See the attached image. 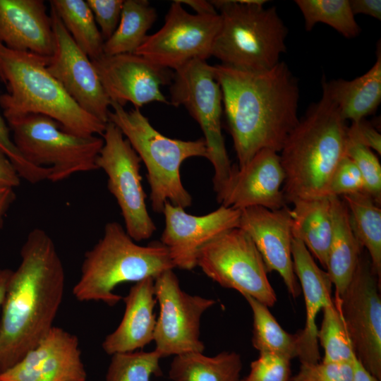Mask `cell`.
I'll return each instance as SVG.
<instances>
[{
    "instance_id": "74e56055",
    "label": "cell",
    "mask_w": 381,
    "mask_h": 381,
    "mask_svg": "<svg viewBox=\"0 0 381 381\" xmlns=\"http://www.w3.org/2000/svg\"><path fill=\"white\" fill-rule=\"evenodd\" d=\"M353 373L354 362L303 363L291 381H353Z\"/></svg>"
},
{
    "instance_id": "f1b7e54d",
    "label": "cell",
    "mask_w": 381,
    "mask_h": 381,
    "mask_svg": "<svg viewBox=\"0 0 381 381\" xmlns=\"http://www.w3.org/2000/svg\"><path fill=\"white\" fill-rule=\"evenodd\" d=\"M157 18L156 9L148 1H123L118 27L104 42V54H135L146 40L147 31Z\"/></svg>"
},
{
    "instance_id": "484cf974",
    "label": "cell",
    "mask_w": 381,
    "mask_h": 381,
    "mask_svg": "<svg viewBox=\"0 0 381 381\" xmlns=\"http://www.w3.org/2000/svg\"><path fill=\"white\" fill-rule=\"evenodd\" d=\"M334 222L326 272L339 298L350 283L362 254L361 244L351 226L347 207L340 197L330 196Z\"/></svg>"
},
{
    "instance_id": "e0dca14e",
    "label": "cell",
    "mask_w": 381,
    "mask_h": 381,
    "mask_svg": "<svg viewBox=\"0 0 381 381\" xmlns=\"http://www.w3.org/2000/svg\"><path fill=\"white\" fill-rule=\"evenodd\" d=\"M162 213L165 227L161 243L175 267L191 270L197 266L200 250L222 234L238 228L241 210L221 205L205 215H193L166 202Z\"/></svg>"
},
{
    "instance_id": "d590c367",
    "label": "cell",
    "mask_w": 381,
    "mask_h": 381,
    "mask_svg": "<svg viewBox=\"0 0 381 381\" xmlns=\"http://www.w3.org/2000/svg\"><path fill=\"white\" fill-rule=\"evenodd\" d=\"M0 149L9 159L20 179L32 184L49 180L51 169L35 166L24 159L15 146L8 123L1 113Z\"/></svg>"
},
{
    "instance_id": "8992f818",
    "label": "cell",
    "mask_w": 381,
    "mask_h": 381,
    "mask_svg": "<svg viewBox=\"0 0 381 381\" xmlns=\"http://www.w3.org/2000/svg\"><path fill=\"white\" fill-rule=\"evenodd\" d=\"M221 23L211 55L233 68L260 71L279 62L288 30L274 6L264 0L211 1Z\"/></svg>"
},
{
    "instance_id": "4316f807",
    "label": "cell",
    "mask_w": 381,
    "mask_h": 381,
    "mask_svg": "<svg viewBox=\"0 0 381 381\" xmlns=\"http://www.w3.org/2000/svg\"><path fill=\"white\" fill-rule=\"evenodd\" d=\"M243 362L234 351H222L214 356L202 353L175 356L169 377L172 381H239Z\"/></svg>"
},
{
    "instance_id": "9a60e30c",
    "label": "cell",
    "mask_w": 381,
    "mask_h": 381,
    "mask_svg": "<svg viewBox=\"0 0 381 381\" xmlns=\"http://www.w3.org/2000/svg\"><path fill=\"white\" fill-rule=\"evenodd\" d=\"M56 49L47 69L85 111L102 122L109 121L111 102L90 58L76 45L51 7Z\"/></svg>"
},
{
    "instance_id": "44dd1931",
    "label": "cell",
    "mask_w": 381,
    "mask_h": 381,
    "mask_svg": "<svg viewBox=\"0 0 381 381\" xmlns=\"http://www.w3.org/2000/svg\"><path fill=\"white\" fill-rule=\"evenodd\" d=\"M0 42L44 59L55 52L52 19L42 0H0Z\"/></svg>"
},
{
    "instance_id": "d4e9b609",
    "label": "cell",
    "mask_w": 381,
    "mask_h": 381,
    "mask_svg": "<svg viewBox=\"0 0 381 381\" xmlns=\"http://www.w3.org/2000/svg\"><path fill=\"white\" fill-rule=\"evenodd\" d=\"M290 209L292 233L300 240L313 258L326 269L334 222L330 196L298 199Z\"/></svg>"
},
{
    "instance_id": "52a82bcc",
    "label": "cell",
    "mask_w": 381,
    "mask_h": 381,
    "mask_svg": "<svg viewBox=\"0 0 381 381\" xmlns=\"http://www.w3.org/2000/svg\"><path fill=\"white\" fill-rule=\"evenodd\" d=\"M110 107L109 121L121 130L147 169L152 210L162 213L166 202L184 209L190 207L192 197L182 183L180 169L190 157H207L204 138H171L156 130L140 109L127 111L115 102Z\"/></svg>"
},
{
    "instance_id": "836d02e7",
    "label": "cell",
    "mask_w": 381,
    "mask_h": 381,
    "mask_svg": "<svg viewBox=\"0 0 381 381\" xmlns=\"http://www.w3.org/2000/svg\"><path fill=\"white\" fill-rule=\"evenodd\" d=\"M161 356L155 351L117 353L111 355L105 381H150L161 376Z\"/></svg>"
},
{
    "instance_id": "9c48e42d",
    "label": "cell",
    "mask_w": 381,
    "mask_h": 381,
    "mask_svg": "<svg viewBox=\"0 0 381 381\" xmlns=\"http://www.w3.org/2000/svg\"><path fill=\"white\" fill-rule=\"evenodd\" d=\"M170 95L169 104L184 107L204 134L207 159L214 169V190L218 195L229 181L234 167L222 135V94L212 66L205 60L195 59L175 70Z\"/></svg>"
},
{
    "instance_id": "7402d4cb",
    "label": "cell",
    "mask_w": 381,
    "mask_h": 381,
    "mask_svg": "<svg viewBox=\"0 0 381 381\" xmlns=\"http://www.w3.org/2000/svg\"><path fill=\"white\" fill-rule=\"evenodd\" d=\"M294 270L299 279L306 306L304 328L299 331L298 358L301 363H318L320 359L318 349L316 318L320 310L333 301L332 281L326 272L319 267L305 245L293 238Z\"/></svg>"
},
{
    "instance_id": "f546056e",
    "label": "cell",
    "mask_w": 381,
    "mask_h": 381,
    "mask_svg": "<svg viewBox=\"0 0 381 381\" xmlns=\"http://www.w3.org/2000/svg\"><path fill=\"white\" fill-rule=\"evenodd\" d=\"M49 4L76 45L90 60L104 54V41L86 1L51 0Z\"/></svg>"
},
{
    "instance_id": "e575fe53",
    "label": "cell",
    "mask_w": 381,
    "mask_h": 381,
    "mask_svg": "<svg viewBox=\"0 0 381 381\" xmlns=\"http://www.w3.org/2000/svg\"><path fill=\"white\" fill-rule=\"evenodd\" d=\"M346 155L359 169L364 181V193L381 204V165L373 151L359 141L348 129Z\"/></svg>"
},
{
    "instance_id": "7bdbcfd3",
    "label": "cell",
    "mask_w": 381,
    "mask_h": 381,
    "mask_svg": "<svg viewBox=\"0 0 381 381\" xmlns=\"http://www.w3.org/2000/svg\"><path fill=\"white\" fill-rule=\"evenodd\" d=\"M349 3L354 16L364 14L381 20L380 0H351Z\"/></svg>"
},
{
    "instance_id": "5bb4252c",
    "label": "cell",
    "mask_w": 381,
    "mask_h": 381,
    "mask_svg": "<svg viewBox=\"0 0 381 381\" xmlns=\"http://www.w3.org/2000/svg\"><path fill=\"white\" fill-rule=\"evenodd\" d=\"M221 23L220 16L191 14L178 1H174L164 23L148 35L135 54L170 70H176L195 59L210 57Z\"/></svg>"
},
{
    "instance_id": "ab89813d",
    "label": "cell",
    "mask_w": 381,
    "mask_h": 381,
    "mask_svg": "<svg viewBox=\"0 0 381 381\" xmlns=\"http://www.w3.org/2000/svg\"><path fill=\"white\" fill-rule=\"evenodd\" d=\"M104 41L115 32L119 23L123 0H86Z\"/></svg>"
},
{
    "instance_id": "cb8c5ba5",
    "label": "cell",
    "mask_w": 381,
    "mask_h": 381,
    "mask_svg": "<svg viewBox=\"0 0 381 381\" xmlns=\"http://www.w3.org/2000/svg\"><path fill=\"white\" fill-rule=\"evenodd\" d=\"M381 47L377 44L376 61L363 75L351 80L327 81L322 87L329 94L344 121L357 123L373 114L381 102Z\"/></svg>"
},
{
    "instance_id": "1f68e13d",
    "label": "cell",
    "mask_w": 381,
    "mask_h": 381,
    "mask_svg": "<svg viewBox=\"0 0 381 381\" xmlns=\"http://www.w3.org/2000/svg\"><path fill=\"white\" fill-rule=\"evenodd\" d=\"M295 3L302 13L306 31L322 23L348 39L361 32L349 0H296Z\"/></svg>"
},
{
    "instance_id": "8fae6325",
    "label": "cell",
    "mask_w": 381,
    "mask_h": 381,
    "mask_svg": "<svg viewBox=\"0 0 381 381\" xmlns=\"http://www.w3.org/2000/svg\"><path fill=\"white\" fill-rule=\"evenodd\" d=\"M97 159L107 176V187L120 207L125 230L135 241L150 238L156 226L147 209L142 186L141 159L121 130L108 121Z\"/></svg>"
},
{
    "instance_id": "4dcf8cb0",
    "label": "cell",
    "mask_w": 381,
    "mask_h": 381,
    "mask_svg": "<svg viewBox=\"0 0 381 381\" xmlns=\"http://www.w3.org/2000/svg\"><path fill=\"white\" fill-rule=\"evenodd\" d=\"M253 313L252 344L259 351L277 354L289 360L298 358V336L285 331L268 307L249 296H243Z\"/></svg>"
},
{
    "instance_id": "d6a6232c",
    "label": "cell",
    "mask_w": 381,
    "mask_h": 381,
    "mask_svg": "<svg viewBox=\"0 0 381 381\" xmlns=\"http://www.w3.org/2000/svg\"><path fill=\"white\" fill-rule=\"evenodd\" d=\"M318 339L325 363H353L356 357L339 308L333 301L325 306Z\"/></svg>"
},
{
    "instance_id": "3957f363",
    "label": "cell",
    "mask_w": 381,
    "mask_h": 381,
    "mask_svg": "<svg viewBox=\"0 0 381 381\" xmlns=\"http://www.w3.org/2000/svg\"><path fill=\"white\" fill-rule=\"evenodd\" d=\"M348 126L322 88V97L299 119L280 150L286 202L329 196L332 177L346 156Z\"/></svg>"
},
{
    "instance_id": "ac0fdd59",
    "label": "cell",
    "mask_w": 381,
    "mask_h": 381,
    "mask_svg": "<svg viewBox=\"0 0 381 381\" xmlns=\"http://www.w3.org/2000/svg\"><path fill=\"white\" fill-rule=\"evenodd\" d=\"M76 335L53 326L16 364L0 373V381H86Z\"/></svg>"
},
{
    "instance_id": "60d3db41",
    "label": "cell",
    "mask_w": 381,
    "mask_h": 381,
    "mask_svg": "<svg viewBox=\"0 0 381 381\" xmlns=\"http://www.w3.org/2000/svg\"><path fill=\"white\" fill-rule=\"evenodd\" d=\"M348 129L363 145L381 155V135L373 125L363 119L357 123H351Z\"/></svg>"
},
{
    "instance_id": "d6986e66",
    "label": "cell",
    "mask_w": 381,
    "mask_h": 381,
    "mask_svg": "<svg viewBox=\"0 0 381 381\" xmlns=\"http://www.w3.org/2000/svg\"><path fill=\"white\" fill-rule=\"evenodd\" d=\"M238 228L251 238L268 272H277L294 298L301 290L294 270L292 221L290 209L262 207L241 210Z\"/></svg>"
},
{
    "instance_id": "f35d334b",
    "label": "cell",
    "mask_w": 381,
    "mask_h": 381,
    "mask_svg": "<svg viewBox=\"0 0 381 381\" xmlns=\"http://www.w3.org/2000/svg\"><path fill=\"white\" fill-rule=\"evenodd\" d=\"M363 176L353 162L346 155L341 160L332 177L329 196L364 193Z\"/></svg>"
},
{
    "instance_id": "ee69618b",
    "label": "cell",
    "mask_w": 381,
    "mask_h": 381,
    "mask_svg": "<svg viewBox=\"0 0 381 381\" xmlns=\"http://www.w3.org/2000/svg\"><path fill=\"white\" fill-rule=\"evenodd\" d=\"M15 199L14 188L0 186V229L4 224L6 214Z\"/></svg>"
},
{
    "instance_id": "277c9868",
    "label": "cell",
    "mask_w": 381,
    "mask_h": 381,
    "mask_svg": "<svg viewBox=\"0 0 381 381\" xmlns=\"http://www.w3.org/2000/svg\"><path fill=\"white\" fill-rule=\"evenodd\" d=\"M48 59L10 49L0 42V78L7 89L0 95V107L6 121L42 114L55 120L67 133L102 135L107 123L85 111L68 95L48 72Z\"/></svg>"
},
{
    "instance_id": "ffe728a7",
    "label": "cell",
    "mask_w": 381,
    "mask_h": 381,
    "mask_svg": "<svg viewBox=\"0 0 381 381\" xmlns=\"http://www.w3.org/2000/svg\"><path fill=\"white\" fill-rule=\"evenodd\" d=\"M284 179L278 152L263 149L245 166L234 167L229 181L217 200L223 206L238 210L255 206L279 210L286 202L282 190Z\"/></svg>"
},
{
    "instance_id": "83f0119b",
    "label": "cell",
    "mask_w": 381,
    "mask_h": 381,
    "mask_svg": "<svg viewBox=\"0 0 381 381\" xmlns=\"http://www.w3.org/2000/svg\"><path fill=\"white\" fill-rule=\"evenodd\" d=\"M353 232L368 253L373 272L381 281V208L369 195L357 193L341 197Z\"/></svg>"
},
{
    "instance_id": "6da1fadb",
    "label": "cell",
    "mask_w": 381,
    "mask_h": 381,
    "mask_svg": "<svg viewBox=\"0 0 381 381\" xmlns=\"http://www.w3.org/2000/svg\"><path fill=\"white\" fill-rule=\"evenodd\" d=\"M238 162L245 166L260 150L280 152L297 125L299 87L286 64L252 71L212 66Z\"/></svg>"
},
{
    "instance_id": "7dc6e473",
    "label": "cell",
    "mask_w": 381,
    "mask_h": 381,
    "mask_svg": "<svg viewBox=\"0 0 381 381\" xmlns=\"http://www.w3.org/2000/svg\"><path fill=\"white\" fill-rule=\"evenodd\" d=\"M13 271L10 269L0 267V307L4 303Z\"/></svg>"
},
{
    "instance_id": "30bf717a",
    "label": "cell",
    "mask_w": 381,
    "mask_h": 381,
    "mask_svg": "<svg viewBox=\"0 0 381 381\" xmlns=\"http://www.w3.org/2000/svg\"><path fill=\"white\" fill-rule=\"evenodd\" d=\"M197 266L221 286L249 296L267 307L277 296L267 278L262 258L250 236L241 229H231L204 246Z\"/></svg>"
},
{
    "instance_id": "bcb514c9",
    "label": "cell",
    "mask_w": 381,
    "mask_h": 381,
    "mask_svg": "<svg viewBox=\"0 0 381 381\" xmlns=\"http://www.w3.org/2000/svg\"><path fill=\"white\" fill-rule=\"evenodd\" d=\"M353 381H380L371 375L356 358L354 361Z\"/></svg>"
},
{
    "instance_id": "7c38bea8",
    "label": "cell",
    "mask_w": 381,
    "mask_h": 381,
    "mask_svg": "<svg viewBox=\"0 0 381 381\" xmlns=\"http://www.w3.org/2000/svg\"><path fill=\"white\" fill-rule=\"evenodd\" d=\"M380 280L370 261L361 254L342 296L334 299L345 324L358 361L381 380Z\"/></svg>"
},
{
    "instance_id": "b9f144b4",
    "label": "cell",
    "mask_w": 381,
    "mask_h": 381,
    "mask_svg": "<svg viewBox=\"0 0 381 381\" xmlns=\"http://www.w3.org/2000/svg\"><path fill=\"white\" fill-rule=\"evenodd\" d=\"M20 177L7 156L0 149V186L15 188Z\"/></svg>"
},
{
    "instance_id": "5b68a950",
    "label": "cell",
    "mask_w": 381,
    "mask_h": 381,
    "mask_svg": "<svg viewBox=\"0 0 381 381\" xmlns=\"http://www.w3.org/2000/svg\"><path fill=\"white\" fill-rule=\"evenodd\" d=\"M174 268L161 242L140 246L119 223L110 222L105 224L97 243L85 252L73 294L81 302L102 301L114 306L123 298L114 292L119 284L155 279Z\"/></svg>"
},
{
    "instance_id": "2e32d148",
    "label": "cell",
    "mask_w": 381,
    "mask_h": 381,
    "mask_svg": "<svg viewBox=\"0 0 381 381\" xmlns=\"http://www.w3.org/2000/svg\"><path fill=\"white\" fill-rule=\"evenodd\" d=\"M111 102L135 108L157 102L170 104L162 86L171 83L174 73L136 54L104 55L91 60Z\"/></svg>"
},
{
    "instance_id": "7a4b0ae2",
    "label": "cell",
    "mask_w": 381,
    "mask_h": 381,
    "mask_svg": "<svg viewBox=\"0 0 381 381\" xmlns=\"http://www.w3.org/2000/svg\"><path fill=\"white\" fill-rule=\"evenodd\" d=\"M13 271L0 320V373L19 361L54 326L65 288L54 242L44 230L30 231Z\"/></svg>"
},
{
    "instance_id": "4fadbf2b",
    "label": "cell",
    "mask_w": 381,
    "mask_h": 381,
    "mask_svg": "<svg viewBox=\"0 0 381 381\" xmlns=\"http://www.w3.org/2000/svg\"><path fill=\"white\" fill-rule=\"evenodd\" d=\"M154 286L159 306L154 332L155 350L162 358L203 353L205 345L200 339V319L216 301L183 291L173 270L158 275Z\"/></svg>"
},
{
    "instance_id": "ba28073f",
    "label": "cell",
    "mask_w": 381,
    "mask_h": 381,
    "mask_svg": "<svg viewBox=\"0 0 381 381\" xmlns=\"http://www.w3.org/2000/svg\"><path fill=\"white\" fill-rule=\"evenodd\" d=\"M13 142L25 160L51 169L49 180L59 182L72 175L98 169L102 138L64 131L53 119L30 114L6 120Z\"/></svg>"
},
{
    "instance_id": "8d00e7d4",
    "label": "cell",
    "mask_w": 381,
    "mask_h": 381,
    "mask_svg": "<svg viewBox=\"0 0 381 381\" xmlns=\"http://www.w3.org/2000/svg\"><path fill=\"white\" fill-rule=\"evenodd\" d=\"M291 360L266 352L250 363V373L239 381H291Z\"/></svg>"
},
{
    "instance_id": "f6af8a7d",
    "label": "cell",
    "mask_w": 381,
    "mask_h": 381,
    "mask_svg": "<svg viewBox=\"0 0 381 381\" xmlns=\"http://www.w3.org/2000/svg\"><path fill=\"white\" fill-rule=\"evenodd\" d=\"M182 5L186 4L192 8L196 14L214 15L218 13L211 1L205 0H178Z\"/></svg>"
},
{
    "instance_id": "603a6c76",
    "label": "cell",
    "mask_w": 381,
    "mask_h": 381,
    "mask_svg": "<svg viewBox=\"0 0 381 381\" xmlns=\"http://www.w3.org/2000/svg\"><path fill=\"white\" fill-rule=\"evenodd\" d=\"M154 282L152 277L138 282L122 298L125 312L117 328L102 344L105 353L111 356L133 352L153 341L157 322L154 313L157 303Z\"/></svg>"
}]
</instances>
